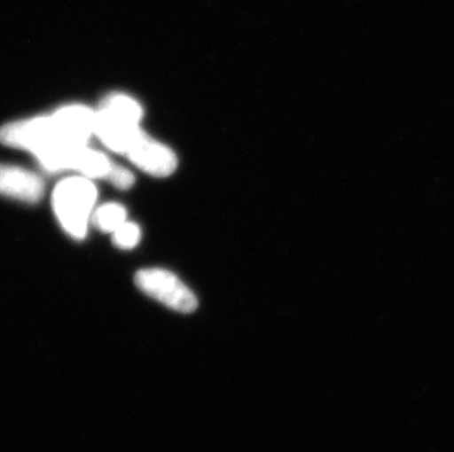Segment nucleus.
<instances>
[{
	"mask_svg": "<svg viewBox=\"0 0 454 452\" xmlns=\"http://www.w3.org/2000/svg\"><path fill=\"white\" fill-rule=\"evenodd\" d=\"M112 165L114 163L105 154L96 152V150L90 149L87 145L78 153L77 160L74 165V171L80 172L82 176H86L89 180H93V178L105 180L109 171H111Z\"/></svg>",
	"mask_w": 454,
	"mask_h": 452,
	"instance_id": "7",
	"label": "nucleus"
},
{
	"mask_svg": "<svg viewBox=\"0 0 454 452\" xmlns=\"http://www.w3.org/2000/svg\"><path fill=\"white\" fill-rule=\"evenodd\" d=\"M51 116L62 136L73 144L87 145L89 138L95 136L96 111L90 107L69 105L60 107Z\"/></svg>",
	"mask_w": 454,
	"mask_h": 452,
	"instance_id": "6",
	"label": "nucleus"
},
{
	"mask_svg": "<svg viewBox=\"0 0 454 452\" xmlns=\"http://www.w3.org/2000/svg\"><path fill=\"white\" fill-rule=\"evenodd\" d=\"M105 180L109 181L114 187L120 188V190H129L133 187L134 175L125 168L112 165L111 171Z\"/></svg>",
	"mask_w": 454,
	"mask_h": 452,
	"instance_id": "10",
	"label": "nucleus"
},
{
	"mask_svg": "<svg viewBox=\"0 0 454 452\" xmlns=\"http://www.w3.org/2000/svg\"><path fill=\"white\" fill-rule=\"evenodd\" d=\"M125 154L136 167L158 178L171 175L178 165L176 153L167 145L147 136L143 129L134 136Z\"/></svg>",
	"mask_w": 454,
	"mask_h": 452,
	"instance_id": "4",
	"label": "nucleus"
},
{
	"mask_svg": "<svg viewBox=\"0 0 454 452\" xmlns=\"http://www.w3.org/2000/svg\"><path fill=\"white\" fill-rule=\"evenodd\" d=\"M0 194L17 200L37 203L44 194V183L35 172L0 165Z\"/></svg>",
	"mask_w": 454,
	"mask_h": 452,
	"instance_id": "5",
	"label": "nucleus"
},
{
	"mask_svg": "<svg viewBox=\"0 0 454 452\" xmlns=\"http://www.w3.org/2000/svg\"><path fill=\"white\" fill-rule=\"evenodd\" d=\"M98 191L86 176H74L56 185L51 203L60 225L75 238H84Z\"/></svg>",
	"mask_w": 454,
	"mask_h": 452,
	"instance_id": "2",
	"label": "nucleus"
},
{
	"mask_svg": "<svg viewBox=\"0 0 454 452\" xmlns=\"http://www.w3.org/2000/svg\"><path fill=\"white\" fill-rule=\"evenodd\" d=\"M136 285L145 294L176 312L192 313L198 308V299L189 286L168 270H140L136 275Z\"/></svg>",
	"mask_w": 454,
	"mask_h": 452,
	"instance_id": "3",
	"label": "nucleus"
},
{
	"mask_svg": "<svg viewBox=\"0 0 454 452\" xmlns=\"http://www.w3.org/2000/svg\"><path fill=\"white\" fill-rule=\"evenodd\" d=\"M91 219L99 230L114 234L121 225L127 222V210H125L124 206L111 203V205L102 206V207L96 210Z\"/></svg>",
	"mask_w": 454,
	"mask_h": 452,
	"instance_id": "8",
	"label": "nucleus"
},
{
	"mask_svg": "<svg viewBox=\"0 0 454 452\" xmlns=\"http://www.w3.org/2000/svg\"><path fill=\"white\" fill-rule=\"evenodd\" d=\"M143 109L127 94L114 93L105 97L96 111L95 136L107 149L125 154L134 136L140 131Z\"/></svg>",
	"mask_w": 454,
	"mask_h": 452,
	"instance_id": "1",
	"label": "nucleus"
},
{
	"mask_svg": "<svg viewBox=\"0 0 454 452\" xmlns=\"http://www.w3.org/2000/svg\"><path fill=\"white\" fill-rule=\"evenodd\" d=\"M140 241V228L136 223L125 222L114 232V243L120 248H134Z\"/></svg>",
	"mask_w": 454,
	"mask_h": 452,
	"instance_id": "9",
	"label": "nucleus"
}]
</instances>
